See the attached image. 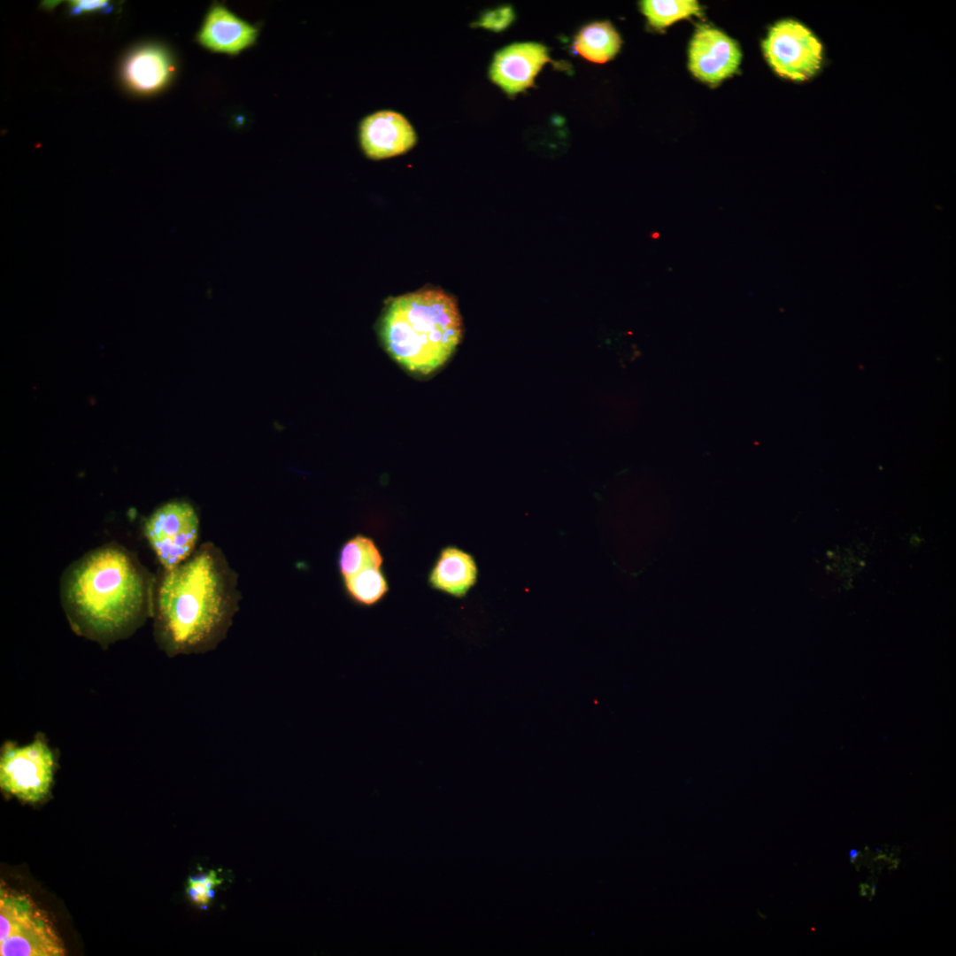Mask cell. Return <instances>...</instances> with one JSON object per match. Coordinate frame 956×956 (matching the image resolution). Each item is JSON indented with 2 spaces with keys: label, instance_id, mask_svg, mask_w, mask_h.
<instances>
[{
  "label": "cell",
  "instance_id": "cell-1",
  "mask_svg": "<svg viewBox=\"0 0 956 956\" xmlns=\"http://www.w3.org/2000/svg\"><path fill=\"white\" fill-rule=\"evenodd\" d=\"M156 581L151 619L158 648L169 658L217 648L238 611L236 577L212 544L199 546Z\"/></svg>",
  "mask_w": 956,
  "mask_h": 956
},
{
  "label": "cell",
  "instance_id": "cell-2",
  "mask_svg": "<svg viewBox=\"0 0 956 956\" xmlns=\"http://www.w3.org/2000/svg\"><path fill=\"white\" fill-rule=\"evenodd\" d=\"M157 578L117 544L73 561L60 579V601L72 630L107 647L127 639L151 618Z\"/></svg>",
  "mask_w": 956,
  "mask_h": 956
},
{
  "label": "cell",
  "instance_id": "cell-3",
  "mask_svg": "<svg viewBox=\"0 0 956 956\" xmlns=\"http://www.w3.org/2000/svg\"><path fill=\"white\" fill-rule=\"evenodd\" d=\"M380 332L392 358L411 372L428 374L452 355L463 328L451 296L439 289H422L389 303Z\"/></svg>",
  "mask_w": 956,
  "mask_h": 956
},
{
  "label": "cell",
  "instance_id": "cell-4",
  "mask_svg": "<svg viewBox=\"0 0 956 956\" xmlns=\"http://www.w3.org/2000/svg\"><path fill=\"white\" fill-rule=\"evenodd\" d=\"M66 952L45 910L27 893L0 887V955L63 956Z\"/></svg>",
  "mask_w": 956,
  "mask_h": 956
},
{
  "label": "cell",
  "instance_id": "cell-5",
  "mask_svg": "<svg viewBox=\"0 0 956 956\" xmlns=\"http://www.w3.org/2000/svg\"><path fill=\"white\" fill-rule=\"evenodd\" d=\"M55 769V752L42 733L27 744L5 741L1 746L0 788L23 802L35 804L49 796Z\"/></svg>",
  "mask_w": 956,
  "mask_h": 956
},
{
  "label": "cell",
  "instance_id": "cell-6",
  "mask_svg": "<svg viewBox=\"0 0 956 956\" xmlns=\"http://www.w3.org/2000/svg\"><path fill=\"white\" fill-rule=\"evenodd\" d=\"M144 536L163 570H169L196 551L199 518L192 504L174 499L156 508L144 520Z\"/></svg>",
  "mask_w": 956,
  "mask_h": 956
},
{
  "label": "cell",
  "instance_id": "cell-7",
  "mask_svg": "<svg viewBox=\"0 0 956 956\" xmlns=\"http://www.w3.org/2000/svg\"><path fill=\"white\" fill-rule=\"evenodd\" d=\"M765 58L780 76L803 81L821 68L822 45L813 33L794 19H783L769 28L762 42Z\"/></svg>",
  "mask_w": 956,
  "mask_h": 956
},
{
  "label": "cell",
  "instance_id": "cell-8",
  "mask_svg": "<svg viewBox=\"0 0 956 956\" xmlns=\"http://www.w3.org/2000/svg\"><path fill=\"white\" fill-rule=\"evenodd\" d=\"M741 58L735 40L711 26L698 27L689 48V68L696 78L717 85L737 72Z\"/></svg>",
  "mask_w": 956,
  "mask_h": 956
},
{
  "label": "cell",
  "instance_id": "cell-9",
  "mask_svg": "<svg viewBox=\"0 0 956 956\" xmlns=\"http://www.w3.org/2000/svg\"><path fill=\"white\" fill-rule=\"evenodd\" d=\"M176 64L164 45L146 43L132 50L124 58L120 77L126 89L140 96H150L173 81Z\"/></svg>",
  "mask_w": 956,
  "mask_h": 956
},
{
  "label": "cell",
  "instance_id": "cell-10",
  "mask_svg": "<svg viewBox=\"0 0 956 956\" xmlns=\"http://www.w3.org/2000/svg\"><path fill=\"white\" fill-rule=\"evenodd\" d=\"M547 49L537 42H518L497 51L490 67V80L513 96L533 86L543 66L551 62Z\"/></svg>",
  "mask_w": 956,
  "mask_h": 956
},
{
  "label": "cell",
  "instance_id": "cell-11",
  "mask_svg": "<svg viewBox=\"0 0 956 956\" xmlns=\"http://www.w3.org/2000/svg\"><path fill=\"white\" fill-rule=\"evenodd\" d=\"M258 34V27L225 5L214 4L207 12L196 41L211 52L237 56L256 43Z\"/></svg>",
  "mask_w": 956,
  "mask_h": 956
},
{
  "label": "cell",
  "instance_id": "cell-12",
  "mask_svg": "<svg viewBox=\"0 0 956 956\" xmlns=\"http://www.w3.org/2000/svg\"><path fill=\"white\" fill-rule=\"evenodd\" d=\"M359 140L368 158L382 159L409 150L416 143L417 135L412 126L402 114L383 110L362 120Z\"/></svg>",
  "mask_w": 956,
  "mask_h": 956
},
{
  "label": "cell",
  "instance_id": "cell-13",
  "mask_svg": "<svg viewBox=\"0 0 956 956\" xmlns=\"http://www.w3.org/2000/svg\"><path fill=\"white\" fill-rule=\"evenodd\" d=\"M478 568L474 557L456 547L441 550L428 575L432 589L455 598L465 597L476 583Z\"/></svg>",
  "mask_w": 956,
  "mask_h": 956
},
{
  "label": "cell",
  "instance_id": "cell-14",
  "mask_svg": "<svg viewBox=\"0 0 956 956\" xmlns=\"http://www.w3.org/2000/svg\"><path fill=\"white\" fill-rule=\"evenodd\" d=\"M621 40L608 21L594 22L583 27L575 36L573 48L587 60L605 63L619 51Z\"/></svg>",
  "mask_w": 956,
  "mask_h": 956
},
{
  "label": "cell",
  "instance_id": "cell-15",
  "mask_svg": "<svg viewBox=\"0 0 956 956\" xmlns=\"http://www.w3.org/2000/svg\"><path fill=\"white\" fill-rule=\"evenodd\" d=\"M382 555L370 537L357 535L349 539L339 553V570L343 578L366 568H382Z\"/></svg>",
  "mask_w": 956,
  "mask_h": 956
},
{
  "label": "cell",
  "instance_id": "cell-16",
  "mask_svg": "<svg viewBox=\"0 0 956 956\" xmlns=\"http://www.w3.org/2000/svg\"><path fill=\"white\" fill-rule=\"evenodd\" d=\"M343 579L348 596L361 606L378 604L389 591L382 568H366Z\"/></svg>",
  "mask_w": 956,
  "mask_h": 956
},
{
  "label": "cell",
  "instance_id": "cell-17",
  "mask_svg": "<svg viewBox=\"0 0 956 956\" xmlns=\"http://www.w3.org/2000/svg\"><path fill=\"white\" fill-rule=\"evenodd\" d=\"M641 8L649 24L657 29L691 15H699L701 12L698 3L694 0H645L641 2Z\"/></svg>",
  "mask_w": 956,
  "mask_h": 956
},
{
  "label": "cell",
  "instance_id": "cell-18",
  "mask_svg": "<svg viewBox=\"0 0 956 956\" xmlns=\"http://www.w3.org/2000/svg\"><path fill=\"white\" fill-rule=\"evenodd\" d=\"M215 871L190 876L188 880L187 895L195 904L204 906L215 896L214 888L221 883Z\"/></svg>",
  "mask_w": 956,
  "mask_h": 956
},
{
  "label": "cell",
  "instance_id": "cell-19",
  "mask_svg": "<svg viewBox=\"0 0 956 956\" xmlns=\"http://www.w3.org/2000/svg\"><path fill=\"white\" fill-rule=\"evenodd\" d=\"M513 19V9L510 6H504L484 13L477 25L493 31H501L508 27Z\"/></svg>",
  "mask_w": 956,
  "mask_h": 956
},
{
  "label": "cell",
  "instance_id": "cell-20",
  "mask_svg": "<svg viewBox=\"0 0 956 956\" xmlns=\"http://www.w3.org/2000/svg\"><path fill=\"white\" fill-rule=\"evenodd\" d=\"M112 5L104 0H73L68 2V12L72 16L87 13H110Z\"/></svg>",
  "mask_w": 956,
  "mask_h": 956
},
{
  "label": "cell",
  "instance_id": "cell-21",
  "mask_svg": "<svg viewBox=\"0 0 956 956\" xmlns=\"http://www.w3.org/2000/svg\"><path fill=\"white\" fill-rule=\"evenodd\" d=\"M849 856H850L851 862L854 863L856 859L860 856V852L856 849H852L849 852Z\"/></svg>",
  "mask_w": 956,
  "mask_h": 956
},
{
  "label": "cell",
  "instance_id": "cell-22",
  "mask_svg": "<svg viewBox=\"0 0 956 956\" xmlns=\"http://www.w3.org/2000/svg\"><path fill=\"white\" fill-rule=\"evenodd\" d=\"M860 895H861L862 897H866V896H867V892H868V890H869V886H868V885H867V883H861V884L860 885Z\"/></svg>",
  "mask_w": 956,
  "mask_h": 956
}]
</instances>
